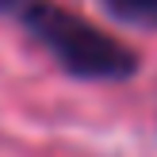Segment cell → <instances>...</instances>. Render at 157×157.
Here are the masks:
<instances>
[{
	"label": "cell",
	"instance_id": "cell-1",
	"mask_svg": "<svg viewBox=\"0 0 157 157\" xmlns=\"http://www.w3.org/2000/svg\"><path fill=\"white\" fill-rule=\"evenodd\" d=\"M0 15L77 81H130L142 65L127 42L58 0H0Z\"/></svg>",
	"mask_w": 157,
	"mask_h": 157
},
{
	"label": "cell",
	"instance_id": "cell-2",
	"mask_svg": "<svg viewBox=\"0 0 157 157\" xmlns=\"http://www.w3.org/2000/svg\"><path fill=\"white\" fill-rule=\"evenodd\" d=\"M104 8V15L127 23V27L157 31V0H96Z\"/></svg>",
	"mask_w": 157,
	"mask_h": 157
}]
</instances>
